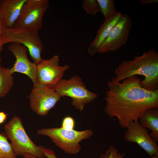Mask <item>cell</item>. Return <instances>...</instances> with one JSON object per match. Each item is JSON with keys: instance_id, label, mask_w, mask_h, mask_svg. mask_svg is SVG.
Wrapping results in <instances>:
<instances>
[{"instance_id": "4316f807", "label": "cell", "mask_w": 158, "mask_h": 158, "mask_svg": "<svg viewBox=\"0 0 158 158\" xmlns=\"http://www.w3.org/2000/svg\"><path fill=\"white\" fill-rule=\"evenodd\" d=\"M2 59L0 55V66H1Z\"/></svg>"}, {"instance_id": "7a4b0ae2", "label": "cell", "mask_w": 158, "mask_h": 158, "mask_svg": "<svg viewBox=\"0 0 158 158\" xmlns=\"http://www.w3.org/2000/svg\"><path fill=\"white\" fill-rule=\"evenodd\" d=\"M115 80L120 82L132 76H144L140 81L143 88L150 90L158 89V53L153 48L135 56L129 61H123L114 71Z\"/></svg>"}, {"instance_id": "277c9868", "label": "cell", "mask_w": 158, "mask_h": 158, "mask_svg": "<svg viewBox=\"0 0 158 158\" xmlns=\"http://www.w3.org/2000/svg\"><path fill=\"white\" fill-rule=\"evenodd\" d=\"M37 135L48 137L56 146L65 153L75 154L81 149L80 142L90 138L93 134L90 129L67 130L60 128H44L38 130Z\"/></svg>"}, {"instance_id": "4fadbf2b", "label": "cell", "mask_w": 158, "mask_h": 158, "mask_svg": "<svg viewBox=\"0 0 158 158\" xmlns=\"http://www.w3.org/2000/svg\"><path fill=\"white\" fill-rule=\"evenodd\" d=\"M122 13L119 11L110 17L105 19L103 23L98 29L96 36L90 43L87 51L89 54L93 56L98 53L99 49L111 30L120 19Z\"/></svg>"}, {"instance_id": "d6986e66", "label": "cell", "mask_w": 158, "mask_h": 158, "mask_svg": "<svg viewBox=\"0 0 158 158\" xmlns=\"http://www.w3.org/2000/svg\"><path fill=\"white\" fill-rule=\"evenodd\" d=\"M99 4L100 11L105 19L114 15L117 12L113 0H97Z\"/></svg>"}, {"instance_id": "44dd1931", "label": "cell", "mask_w": 158, "mask_h": 158, "mask_svg": "<svg viewBox=\"0 0 158 158\" xmlns=\"http://www.w3.org/2000/svg\"><path fill=\"white\" fill-rule=\"evenodd\" d=\"M75 124L73 118L71 116H67L63 119L61 127L66 130H71L74 129Z\"/></svg>"}, {"instance_id": "30bf717a", "label": "cell", "mask_w": 158, "mask_h": 158, "mask_svg": "<svg viewBox=\"0 0 158 158\" xmlns=\"http://www.w3.org/2000/svg\"><path fill=\"white\" fill-rule=\"evenodd\" d=\"M59 56L55 55L49 59H42L37 65V75L38 82L54 88L62 79L65 71L69 66H60Z\"/></svg>"}, {"instance_id": "e0dca14e", "label": "cell", "mask_w": 158, "mask_h": 158, "mask_svg": "<svg viewBox=\"0 0 158 158\" xmlns=\"http://www.w3.org/2000/svg\"><path fill=\"white\" fill-rule=\"evenodd\" d=\"M43 153L46 158H58L52 150L46 148L42 150ZM125 154L121 153L118 149L113 146H111L107 150L104 154L102 155V158H124Z\"/></svg>"}, {"instance_id": "2e32d148", "label": "cell", "mask_w": 158, "mask_h": 158, "mask_svg": "<svg viewBox=\"0 0 158 158\" xmlns=\"http://www.w3.org/2000/svg\"><path fill=\"white\" fill-rule=\"evenodd\" d=\"M10 68L0 66V98L5 97L9 92L14 83Z\"/></svg>"}, {"instance_id": "5b68a950", "label": "cell", "mask_w": 158, "mask_h": 158, "mask_svg": "<svg viewBox=\"0 0 158 158\" xmlns=\"http://www.w3.org/2000/svg\"><path fill=\"white\" fill-rule=\"evenodd\" d=\"M54 88L61 97H71V105L80 111L86 104L92 102L98 96L96 93L88 90L82 79L77 75L68 80L62 79Z\"/></svg>"}, {"instance_id": "ba28073f", "label": "cell", "mask_w": 158, "mask_h": 158, "mask_svg": "<svg viewBox=\"0 0 158 158\" xmlns=\"http://www.w3.org/2000/svg\"><path fill=\"white\" fill-rule=\"evenodd\" d=\"M61 97L54 88L38 82L33 86L29 97L30 107L37 115L46 116Z\"/></svg>"}, {"instance_id": "7402d4cb", "label": "cell", "mask_w": 158, "mask_h": 158, "mask_svg": "<svg viewBox=\"0 0 158 158\" xmlns=\"http://www.w3.org/2000/svg\"><path fill=\"white\" fill-rule=\"evenodd\" d=\"M5 28L4 24L0 18V54L2 51L4 45L5 44Z\"/></svg>"}, {"instance_id": "9a60e30c", "label": "cell", "mask_w": 158, "mask_h": 158, "mask_svg": "<svg viewBox=\"0 0 158 158\" xmlns=\"http://www.w3.org/2000/svg\"><path fill=\"white\" fill-rule=\"evenodd\" d=\"M140 124L151 131V138L157 142L158 141V109L152 108L145 111L140 117Z\"/></svg>"}, {"instance_id": "603a6c76", "label": "cell", "mask_w": 158, "mask_h": 158, "mask_svg": "<svg viewBox=\"0 0 158 158\" xmlns=\"http://www.w3.org/2000/svg\"><path fill=\"white\" fill-rule=\"evenodd\" d=\"M7 114L4 112H0V124L3 123L6 120Z\"/></svg>"}, {"instance_id": "7c38bea8", "label": "cell", "mask_w": 158, "mask_h": 158, "mask_svg": "<svg viewBox=\"0 0 158 158\" xmlns=\"http://www.w3.org/2000/svg\"><path fill=\"white\" fill-rule=\"evenodd\" d=\"M123 138L126 141L135 143L150 157L158 154V145L148 133L147 129L139 121L131 122L126 128Z\"/></svg>"}, {"instance_id": "ac0fdd59", "label": "cell", "mask_w": 158, "mask_h": 158, "mask_svg": "<svg viewBox=\"0 0 158 158\" xmlns=\"http://www.w3.org/2000/svg\"><path fill=\"white\" fill-rule=\"evenodd\" d=\"M5 133L0 132V158H17Z\"/></svg>"}, {"instance_id": "52a82bcc", "label": "cell", "mask_w": 158, "mask_h": 158, "mask_svg": "<svg viewBox=\"0 0 158 158\" xmlns=\"http://www.w3.org/2000/svg\"><path fill=\"white\" fill-rule=\"evenodd\" d=\"M49 6L47 0H27L12 28L40 30L43 15Z\"/></svg>"}, {"instance_id": "d4e9b609", "label": "cell", "mask_w": 158, "mask_h": 158, "mask_svg": "<svg viewBox=\"0 0 158 158\" xmlns=\"http://www.w3.org/2000/svg\"><path fill=\"white\" fill-rule=\"evenodd\" d=\"M22 157L23 158H39L29 153H25L23 154ZM42 158H46L44 157Z\"/></svg>"}, {"instance_id": "6da1fadb", "label": "cell", "mask_w": 158, "mask_h": 158, "mask_svg": "<svg viewBox=\"0 0 158 158\" xmlns=\"http://www.w3.org/2000/svg\"><path fill=\"white\" fill-rule=\"evenodd\" d=\"M141 80L135 75L121 82L113 78L107 83L104 112L110 118H117L123 128H126L132 122L138 121L147 110L158 108V89H145L140 85Z\"/></svg>"}, {"instance_id": "9c48e42d", "label": "cell", "mask_w": 158, "mask_h": 158, "mask_svg": "<svg viewBox=\"0 0 158 158\" xmlns=\"http://www.w3.org/2000/svg\"><path fill=\"white\" fill-rule=\"evenodd\" d=\"M132 27V21L129 16L123 14L102 43L98 53L115 51L125 45Z\"/></svg>"}, {"instance_id": "3957f363", "label": "cell", "mask_w": 158, "mask_h": 158, "mask_svg": "<svg viewBox=\"0 0 158 158\" xmlns=\"http://www.w3.org/2000/svg\"><path fill=\"white\" fill-rule=\"evenodd\" d=\"M5 134L17 156L25 153L31 154L38 158L44 157L42 150L44 147L37 146L30 138L24 127L21 119L14 116L4 126Z\"/></svg>"}, {"instance_id": "8992f818", "label": "cell", "mask_w": 158, "mask_h": 158, "mask_svg": "<svg viewBox=\"0 0 158 158\" xmlns=\"http://www.w3.org/2000/svg\"><path fill=\"white\" fill-rule=\"evenodd\" d=\"M38 31L25 28H5V44L15 42L25 46L33 62L37 64L43 59L41 53L44 49Z\"/></svg>"}, {"instance_id": "ffe728a7", "label": "cell", "mask_w": 158, "mask_h": 158, "mask_svg": "<svg viewBox=\"0 0 158 158\" xmlns=\"http://www.w3.org/2000/svg\"><path fill=\"white\" fill-rule=\"evenodd\" d=\"M82 6L84 10L90 15H95L100 12L97 0H83Z\"/></svg>"}, {"instance_id": "cb8c5ba5", "label": "cell", "mask_w": 158, "mask_h": 158, "mask_svg": "<svg viewBox=\"0 0 158 158\" xmlns=\"http://www.w3.org/2000/svg\"><path fill=\"white\" fill-rule=\"evenodd\" d=\"M158 0H141L140 2L141 4L145 5L158 2Z\"/></svg>"}, {"instance_id": "8fae6325", "label": "cell", "mask_w": 158, "mask_h": 158, "mask_svg": "<svg viewBox=\"0 0 158 158\" xmlns=\"http://www.w3.org/2000/svg\"><path fill=\"white\" fill-rule=\"evenodd\" d=\"M7 48L14 56L16 61L13 66L10 68L11 73L18 72L27 75L32 80L33 85L38 83L37 75V65L28 59V50L25 46L20 44L11 42Z\"/></svg>"}, {"instance_id": "5bb4252c", "label": "cell", "mask_w": 158, "mask_h": 158, "mask_svg": "<svg viewBox=\"0 0 158 158\" xmlns=\"http://www.w3.org/2000/svg\"><path fill=\"white\" fill-rule=\"evenodd\" d=\"M27 0H0V18L5 28H11Z\"/></svg>"}, {"instance_id": "484cf974", "label": "cell", "mask_w": 158, "mask_h": 158, "mask_svg": "<svg viewBox=\"0 0 158 158\" xmlns=\"http://www.w3.org/2000/svg\"><path fill=\"white\" fill-rule=\"evenodd\" d=\"M150 158H158V154L155 155L151 157Z\"/></svg>"}]
</instances>
